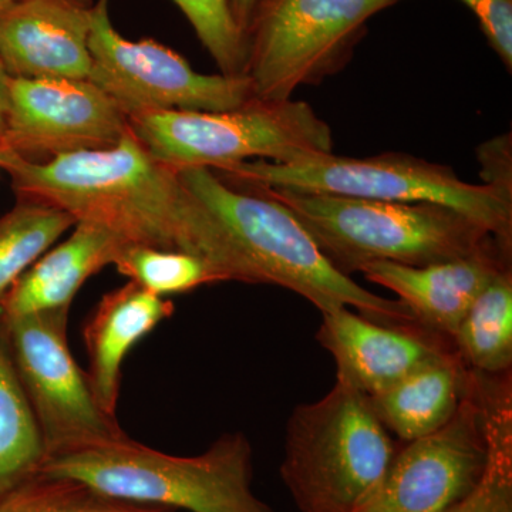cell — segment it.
I'll list each match as a JSON object with an SVG mask.
<instances>
[{"mask_svg": "<svg viewBox=\"0 0 512 512\" xmlns=\"http://www.w3.org/2000/svg\"><path fill=\"white\" fill-rule=\"evenodd\" d=\"M0 168L19 201L36 202L99 225L127 244L200 256L222 282H242L227 235L183 183L133 131L116 146L29 161L0 148Z\"/></svg>", "mask_w": 512, "mask_h": 512, "instance_id": "1", "label": "cell"}, {"mask_svg": "<svg viewBox=\"0 0 512 512\" xmlns=\"http://www.w3.org/2000/svg\"><path fill=\"white\" fill-rule=\"evenodd\" d=\"M178 173L221 225L247 284L282 286L308 299L320 313L355 308L382 325L424 328L399 299L382 298L338 271L281 202L229 183L211 168Z\"/></svg>", "mask_w": 512, "mask_h": 512, "instance_id": "2", "label": "cell"}, {"mask_svg": "<svg viewBox=\"0 0 512 512\" xmlns=\"http://www.w3.org/2000/svg\"><path fill=\"white\" fill-rule=\"evenodd\" d=\"M251 190L262 192L288 208L323 255L348 276L372 262L439 264L476 254L498 242L466 215L433 202L367 200L268 188Z\"/></svg>", "mask_w": 512, "mask_h": 512, "instance_id": "3", "label": "cell"}, {"mask_svg": "<svg viewBox=\"0 0 512 512\" xmlns=\"http://www.w3.org/2000/svg\"><path fill=\"white\" fill-rule=\"evenodd\" d=\"M37 473L73 478L130 503L190 512H274L252 493V448L227 433L205 453L170 456L130 437L49 457Z\"/></svg>", "mask_w": 512, "mask_h": 512, "instance_id": "4", "label": "cell"}, {"mask_svg": "<svg viewBox=\"0 0 512 512\" xmlns=\"http://www.w3.org/2000/svg\"><path fill=\"white\" fill-rule=\"evenodd\" d=\"M214 171L239 187L379 201L433 202L466 215L500 244L512 248V194L493 185L468 184L447 165L423 158L402 153L365 158L329 153L286 164L241 161Z\"/></svg>", "mask_w": 512, "mask_h": 512, "instance_id": "5", "label": "cell"}, {"mask_svg": "<svg viewBox=\"0 0 512 512\" xmlns=\"http://www.w3.org/2000/svg\"><path fill=\"white\" fill-rule=\"evenodd\" d=\"M397 450L369 397L336 379L326 396L289 417L281 477L302 512H357Z\"/></svg>", "mask_w": 512, "mask_h": 512, "instance_id": "6", "label": "cell"}, {"mask_svg": "<svg viewBox=\"0 0 512 512\" xmlns=\"http://www.w3.org/2000/svg\"><path fill=\"white\" fill-rule=\"evenodd\" d=\"M140 143L174 170L333 153L332 131L305 101L254 99L227 111L164 110L128 117Z\"/></svg>", "mask_w": 512, "mask_h": 512, "instance_id": "7", "label": "cell"}, {"mask_svg": "<svg viewBox=\"0 0 512 512\" xmlns=\"http://www.w3.org/2000/svg\"><path fill=\"white\" fill-rule=\"evenodd\" d=\"M402 0H259L245 76L259 100L284 101L348 62L366 23Z\"/></svg>", "mask_w": 512, "mask_h": 512, "instance_id": "8", "label": "cell"}, {"mask_svg": "<svg viewBox=\"0 0 512 512\" xmlns=\"http://www.w3.org/2000/svg\"><path fill=\"white\" fill-rule=\"evenodd\" d=\"M69 313L64 309L9 319L0 315L45 460L127 437L117 417L101 410L87 373L70 352Z\"/></svg>", "mask_w": 512, "mask_h": 512, "instance_id": "9", "label": "cell"}, {"mask_svg": "<svg viewBox=\"0 0 512 512\" xmlns=\"http://www.w3.org/2000/svg\"><path fill=\"white\" fill-rule=\"evenodd\" d=\"M90 82L127 119L164 110L227 111L256 99L247 76L201 74L183 56L153 39L128 40L114 29L109 0L93 6Z\"/></svg>", "mask_w": 512, "mask_h": 512, "instance_id": "10", "label": "cell"}, {"mask_svg": "<svg viewBox=\"0 0 512 512\" xmlns=\"http://www.w3.org/2000/svg\"><path fill=\"white\" fill-rule=\"evenodd\" d=\"M487 460L473 372L456 414L441 429L399 447L376 493L357 512H447L476 490Z\"/></svg>", "mask_w": 512, "mask_h": 512, "instance_id": "11", "label": "cell"}, {"mask_svg": "<svg viewBox=\"0 0 512 512\" xmlns=\"http://www.w3.org/2000/svg\"><path fill=\"white\" fill-rule=\"evenodd\" d=\"M128 130L126 114L90 80L10 77L3 150L39 163L116 146Z\"/></svg>", "mask_w": 512, "mask_h": 512, "instance_id": "12", "label": "cell"}, {"mask_svg": "<svg viewBox=\"0 0 512 512\" xmlns=\"http://www.w3.org/2000/svg\"><path fill=\"white\" fill-rule=\"evenodd\" d=\"M316 339L336 362V379L376 396L421 366L456 352L453 340L424 328L387 326L339 308L322 313Z\"/></svg>", "mask_w": 512, "mask_h": 512, "instance_id": "13", "label": "cell"}, {"mask_svg": "<svg viewBox=\"0 0 512 512\" xmlns=\"http://www.w3.org/2000/svg\"><path fill=\"white\" fill-rule=\"evenodd\" d=\"M93 0H22L0 12V63L10 77L89 80Z\"/></svg>", "mask_w": 512, "mask_h": 512, "instance_id": "14", "label": "cell"}, {"mask_svg": "<svg viewBox=\"0 0 512 512\" xmlns=\"http://www.w3.org/2000/svg\"><path fill=\"white\" fill-rule=\"evenodd\" d=\"M512 248L495 244L473 255L427 266L372 262L360 269L367 281L399 296L424 328L453 340L480 293L511 268Z\"/></svg>", "mask_w": 512, "mask_h": 512, "instance_id": "15", "label": "cell"}, {"mask_svg": "<svg viewBox=\"0 0 512 512\" xmlns=\"http://www.w3.org/2000/svg\"><path fill=\"white\" fill-rule=\"evenodd\" d=\"M174 311L173 302L128 281L106 293L87 318L83 328L87 379L104 413L117 417L121 367L128 353Z\"/></svg>", "mask_w": 512, "mask_h": 512, "instance_id": "16", "label": "cell"}, {"mask_svg": "<svg viewBox=\"0 0 512 512\" xmlns=\"http://www.w3.org/2000/svg\"><path fill=\"white\" fill-rule=\"evenodd\" d=\"M127 242L99 225L77 222L66 241L50 248L12 286L0 305L3 318L72 308L87 279L114 265Z\"/></svg>", "mask_w": 512, "mask_h": 512, "instance_id": "17", "label": "cell"}, {"mask_svg": "<svg viewBox=\"0 0 512 512\" xmlns=\"http://www.w3.org/2000/svg\"><path fill=\"white\" fill-rule=\"evenodd\" d=\"M471 380L473 370L456 350L369 399L386 430L407 443L447 424L467 396Z\"/></svg>", "mask_w": 512, "mask_h": 512, "instance_id": "18", "label": "cell"}, {"mask_svg": "<svg viewBox=\"0 0 512 512\" xmlns=\"http://www.w3.org/2000/svg\"><path fill=\"white\" fill-rule=\"evenodd\" d=\"M512 373H476L488 460L480 484L447 512H512Z\"/></svg>", "mask_w": 512, "mask_h": 512, "instance_id": "19", "label": "cell"}, {"mask_svg": "<svg viewBox=\"0 0 512 512\" xmlns=\"http://www.w3.org/2000/svg\"><path fill=\"white\" fill-rule=\"evenodd\" d=\"M45 456L0 316V498L35 476Z\"/></svg>", "mask_w": 512, "mask_h": 512, "instance_id": "20", "label": "cell"}, {"mask_svg": "<svg viewBox=\"0 0 512 512\" xmlns=\"http://www.w3.org/2000/svg\"><path fill=\"white\" fill-rule=\"evenodd\" d=\"M453 345L468 369L483 375L512 370V269L491 282L461 320Z\"/></svg>", "mask_w": 512, "mask_h": 512, "instance_id": "21", "label": "cell"}, {"mask_svg": "<svg viewBox=\"0 0 512 512\" xmlns=\"http://www.w3.org/2000/svg\"><path fill=\"white\" fill-rule=\"evenodd\" d=\"M76 221L66 212L19 201L0 217V305L12 286Z\"/></svg>", "mask_w": 512, "mask_h": 512, "instance_id": "22", "label": "cell"}, {"mask_svg": "<svg viewBox=\"0 0 512 512\" xmlns=\"http://www.w3.org/2000/svg\"><path fill=\"white\" fill-rule=\"evenodd\" d=\"M0 512H175L110 497L73 478L36 473L0 498Z\"/></svg>", "mask_w": 512, "mask_h": 512, "instance_id": "23", "label": "cell"}, {"mask_svg": "<svg viewBox=\"0 0 512 512\" xmlns=\"http://www.w3.org/2000/svg\"><path fill=\"white\" fill-rule=\"evenodd\" d=\"M114 266L128 281L160 298L222 282L217 271L200 256L144 245H124Z\"/></svg>", "mask_w": 512, "mask_h": 512, "instance_id": "24", "label": "cell"}, {"mask_svg": "<svg viewBox=\"0 0 512 512\" xmlns=\"http://www.w3.org/2000/svg\"><path fill=\"white\" fill-rule=\"evenodd\" d=\"M197 33L202 46L227 76H245L247 37L232 18L229 0H173Z\"/></svg>", "mask_w": 512, "mask_h": 512, "instance_id": "25", "label": "cell"}, {"mask_svg": "<svg viewBox=\"0 0 512 512\" xmlns=\"http://www.w3.org/2000/svg\"><path fill=\"white\" fill-rule=\"evenodd\" d=\"M474 13L488 45L512 69V0H460Z\"/></svg>", "mask_w": 512, "mask_h": 512, "instance_id": "26", "label": "cell"}, {"mask_svg": "<svg viewBox=\"0 0 512 512\" xmlns=\"http://www.w3.org/2000/svg\"><path fill=\"white\" fill-rule=\"evenodd\" d=\"M480 163L483 165V184L493 185L498 190L512 194L511 136L494 138L480 148Z\"/></svg>", "mask_w": 512, "mask_h": 512, "instance_id": "27", "label": "cell"}, {"mask_svg": "<svg viewBox=\"0 0 512 512\" xmlns=\"http://www.w3.org/2000/svg\"><path fill=\"white\" fill-rule=\"evenodd\" d=\"M259 0H229V8H231L232 18L239 30L247 37V30L251 25V20L254 18L256 6Z\"/></svg>", "mask_w": 512, "mask_h": 512, "instance_id": "28", "label": "cell"}, {"mask_svg": "<svg viewBox=\"0 0 512 512\" xmlns=\"http://www.w3.org/2000/svg\"><path fill=\"white\" fill-rule=\"evenodd\" d=\"M10 103V76L0 63V140L5 133Z\"/></svg>", "mask_w": 512, "mask_h": 512, "instance_id": "29", "label": "cell"}, {"mask_svg": "<svg viewBox=\"0 0 512 512\" xmlns=\"http://www.w3.org/2000/svg\"><path fill=\"white\" fill-rule=\"evenodd\" d=\"M22 2V0H0V12L8 9L9 6L15 5V3Z\"/></svg>", "mask_w": 512, "mask_h": 512, "instance_id": "30", "label": "cell"}]
</instances>
